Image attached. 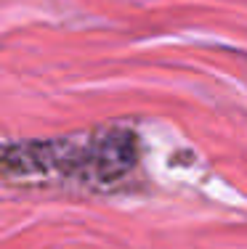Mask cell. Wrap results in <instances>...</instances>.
<instances>
[{
  "mask_svg": "<svg viewBox=\"0 0 247 249\" xmlns=\"http://www.w3.org/2000/svg\"><path fill=\"white\" fill-rule=\"evenodd\" d=\"M138 135L125 124L0 143V178L19 183H61L85 191H112L136 173Z\"/></svg>",
  "mask_w": 247,
  "mask_h": 249,
  "instance_id": "6da1fadb",
  "label": "cell"
}]
</instances>
